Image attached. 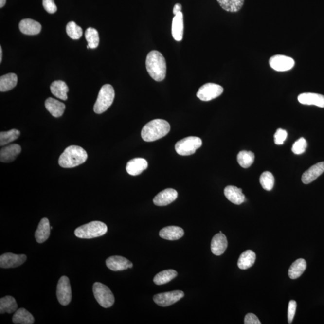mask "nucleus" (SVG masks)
<instances>
[{
    "label": "nucleus",
    "mask_w": 324,
    "mask_h": 324,
    "mask_svg": "<svg viewBox=\"0 0 324 324\" xmlns=\"http://www.w3.org/2000/svg\"><path fill=\"white\" fill-rule=\"evenodd\" d=\"M146 68L154 80L161 82L165 78L167 69L165 58L158 51L153 50L148 53L146 58Z\"/></svg>",
    "instance_id": "f257e3e1"
},
{
    "label": "nucleus",
    "mask_w": 324,
    "mask_h": 324,
    "mask_svg": "<svg viewBox=\"0 0 324 324\" xmlns=\"http://www.w3.org/2000/svg\"><path fill=\"white\" fill-rule=\"evenodd\" d=\"M88 158L87 151L81 146L71 145L66 148L59 158V165L63 168H72L85 163Z\"/></svg>",
    "instance_id": "f03ea898"
},
{
    "label": "nucleus",
    "mask_w": 324,
    "mask_h": 324,
    "mask_svg": "<svg viewBox=\"0 0 324 324\" xmlns=\"http://www.w3.org/2000/svg\"><path fill=\"white\" fill-rule=\"evenodd\" d=\"M170 129V125L166 120L155 119L144 126L141 136L146 142H153L165 136Z\"/></svg>",
    "instance_id": "7ed1b4c3"
},
{
    "label": "nucleus",
    "mask_w": 324,
    "mask_h": 324,
    "mask_svg": "<svg viewBox=\"0 0 324 324\" xmlns=\"http://www.w3.org/2000/svg\"><path fill=\"white\" fill-rule=\"evenodd\" d=\"M107 231L108 227L105 223L93 221L76 228L74 235L80 238L91 239L104 235Z\"/></svg>",
    "instance_id": "20e7f679"
},
{
    "label": "nucleus",
    "mask_w": 324,
    "mask_h": 324,
    "mask_svg": "<svg viewBox=\"0 0 324 324\" xmlns=\"http://www.w3.org/2000/svg\"><path fill=\"white\" fill-rule=\"evenodd\" d=\"M115 98L114 88L110 84L102 86L99 92L98 97L94 106V111L97 114L106 111L112 104Z\"/></svg>",
    "instance_id": "39448f33"
},
{
    "label": "nucleus",
    "mask_w": 324,
    "mask_h": 324,
    "mask_svg": "<svg viewBox=\"0 0 324 324\" xmlns=\"http://www.w3.org/2000/svg\"><path fill=\"white\" fill-rule=\"evenodd\" d=\"M92 290L97 303L102 307L109 308L114 305L115 302L114 294L106 285L100 282L94 283Z\"/></svg>",
    "instance_id": "423d86ee"
},
{
    "label": "nucleus",
    "mask_w": 324,
    "mask_h": 324,
    "mask_svg": "<svg viewBox=\"0 0 324 324\" xmlns=\"http://www.w3.org/2000/svg\"><path fill=\"white\" fill-rule=\"evenodd\" d=\"M202 145L201 139L196 136H189L177 142L175 146L177 153L181 156H190L196 152Z\"/></svg>",
    "instance_id": "0eeeda50"
},
{
    "label": "nucleus",
    "mask_w": 324,
    "mask_h": 324,
    "mask_svg": "<svg viewBox=\"0 0 324 324\" xmlns=\"http://www.w3.org/2000/svg\"><path fill=\"white\" fill-rule=\"evenodd\" d=\"M223 92V88L219 85L207 83L198 90L197 96L202 101L208 102L219 97Z\"/></svg>",
    "instance_id": "6e6552de"
},
{
    "label": "nucleus",
    "mask_w": 324,
    "mask_h": 324,
    "mask_svg": "<svg viewBox=\"0 0 324 324\" xmlns=\"http://www.w3.org/2000/svg\"><path fill=\"white\" fill-rule=\"evenodd\" d=\"M56 296L61 305L67 306L71 303L72 298L70 281L68 277L64 276L58 280L56 287Z\"/></svg>",
    "instance_id": "1a4fd4ad"
},
{
    "label": "nucleus",
    "mask_w": 324,
    "mask_h": 324,
    "mask_svg": "<svg viewBox=\"0 0 324 324\" xmlns=\"http://www.w3.org/2000/svg\"><path fill=\"white\" fill-rule=\"evenodd\" d=\"M184 296V293L182 290H174L156 294L153 297V300L156 304L162 307H167L179 302Z\"/></svg>",
    "instance_id": "9d476101"
},
{
    "label": "nucleus",
    "mask_w": 324,
    "mask_h": 324,
    "mask_svg": "<svg viewBox=\"0 0 324 324\" xmlns=\"http://www.w3.org/2000/svg\"><path fill=\"white\" fill-rule=\"evenodd\" d=\"M26 260L27 256L24 254L6 253L0 256V267L2 269L16 268L21 266Z\"/></svg>",
    "instance_id": "9b49d317"
},
{
    "label": "nucleus",
    "mask_w": 324,
    "mask_h": 324,
    "mask_svg": "<svg viewBox=\"0 0 324 324\" xmlns=\"http://www.w3.org/2000/svg\"><path fill=\"white\" fill-rule=\"evenodd\" d=\"M270 66L274 70L278 72L289 71L294 68L295 61L289 56L276 55L272 56L269 60Z\"/></svg>",
    "instance_id": "f8f14e48"
},
{
    "label": "nucleus",
    "mask_w": 324,
    "mask_h": 324,
    "mask_svg": "<svg viewBox=\"0 0 324 324\" xmlns=\"http://www.w3.org/2000/svg\"><path fill=\"white\" fill-rule=\"evenodd\" d=\"M106 264L108 269L114 271H123L133 267L132 262L121 256L109 257L107 259Z\"/></svg>",
    "instance_id": "ddd939ff"
},
{
    "label": "nucleus",
    "mask_w": 324,
    "mask_h": 324,
    "mask_svg": "<svg viewBox=\"0 0 324 324\" xmlns=\"http://www.w3.org/2000/svg\"><path fill=\"white\" fill-rule=\"evenodd\" d=\"M178 197V193L173 189L162 190L154 197L153 202L157 206H166L176 200Z\"/></svg>",
    "instance_id": "4468645a"
},
{
    "label": "nucleus",
    "mask_w": 324,
    "mask_h": 324,
    "mask_svg": "<svg viewBox=\"0 0 324 324\" xmlns=\"http://www.w3.org/2000/svg\"><path fill=\"white\" fill-rule=\"evenodd\" d=\"M228 241L222 233L216 234L211 243V251L216 256L222 255L227 249Z\"/></svg>",
    "instance_id": "2eb2a0df"
},
{
    "label": "nucleus",
    "mask_w": 324,
    "mask_h": 324,
    "mask_svg": "<svg viewBox=\"0 0 324 324\" xmlns=\"http://www.w3.org/2000/svg\"><path fill=\"white\" fill-rule=\"evenodd\" d=\"M21 152V147L18 144H11L1 149L0 161L3 163H9L15 160Z\"/></svg>",
    "instance_id": "dca6fc26"
},
{
    "label": "nucleus",
    "mask_w": 324,
    "mask_h": 324,
    "mask_svg": "<svg viewBox=\"0 0 324 324\" xmlns=\"http://www.w3.org/2000/svg\"><path fill=\"white\" fill-rule=\"evenodd\" d=\"M300 104L307 105H315L316 107L324 108V96L322 94L305 92L298 97Z\"/></svg>",
    "instance_id": "f3484780"
},
{
    "label": "nucleus",
    "mask_w": 324,
    "mask_h": 324,
    "mask_svg": "<svg viewBox=\"0 0 324 324\" xmlns=\"http://www.w3.org/2000/svg\"><path fill=\"white\" fill-rule=\"evenodd\" d=\"M324 172V162H319L314 164L303 174L302 180L303 183L305 184L311 183L322 175Z\"/></svg>",
    "instance_id": "a211bd4d"
},
{
    "label": "nucleus",
    "mask_w": 324,
    "mask_h": 324,
    "mask_svg": "<svg viewBox=\"0 0 324 324\" xmlns=\"http://www.w3.org/2000/svg\"><path fill=\"white\" fill-rule=\"evenodd\" d=\"M148 168V162L143 158H135L128 162L126 171L130 176H136L141 174Z\"/></svg>",
    "instance_id": "6ab92c4d"
},
{
    "label": "nucleus",
    "mask_w": 324,
    "mask_h": 324,
    "mask_svg": "<svg viewBox=\"0 0 324 324\" xmlns=\"http://www.w3.org/2000/svg\"><path fill=\"white\" fill-rule=\"evenodd\" d=\"M184 33V20L183 14L180 12L172 19V35L176 41H181L183 37Z\"/></svg>",
    "instance_id": "aec40b11"
},
{
    "label": "nucleus",
    "mask_w": 324,
    "mask_h": 324,
    "mask_svg": "<svg viewBox=\"0 0 324 324\" xmlns=\"http://www.w3.org/2000/svg\"><path fill=\"white\" fill-rule=\"evenodd\" d=\"M19 30L23 34L36 35L39 34L42 30V25L39 22L32 19H25L21 20L19 24Z\"/></svg>",
    "instance_id": "412c9836"
},
{
    "label": "nucleus",
    "mask_w": 324,
    "mask_h": 324,
    "mask_svg": "<svg viewBox=\"0 0 324 324\" xmlns=\"http://www.w3.org/2000/svg\"><path fill=\"white\" fill-rule=\"evenodd\" d=\"M224 194L230 202L235 205H241L245 200V196L243 194L242 189L234 186L225 187Z\"/></svg>",
    "instance_id": "4be33fe9"
},
{
    "label": "nucleus",
    "mask_w": 324,
    "mask_h": 324,
    "mask_svg": "<svg viewBox=\"0 0 324 324\" xmlns=\"http://www.w3.org/2000/svg\"><path fill=\"white\" fill-rule=\"evenodd\" d=\"M51 226L47 218H43L40 220L35 233V238L38 243H43L50 237Z\"/></svg>",
    "instance_id": "5701e85b"
},
{
    "label": "nucleus",
    "mask_w": 324,
    "mask_h": 324,
    "mask_svg": "<svg viewBox=\"0 0 324 324\" xmlns=\"http://www.w3.org/2000/svg\"><path fill=\"white\" fill-rule=\"evenodd\" d=\"M184 230L176 226H169L162 229L159 232L161 237L167 240H177L184 235Z\"/></svg>",
    "instance_id": "b1692460"
},
{
    "label": "nucleus",
    "mask_w": 324,
    "mask_h": 324,
    "mask_svg": "<svg viewBox=\"0 0 324 324\" xmlns=\"http://www.w3.org/2000/svg\"><path fill=\"white\" fill-rule=\"evenodd\" d=\"M45 105L46 109L53 117L56 118L62 116L66 109L65 105L63 103L51 97L46 100Z\"/></svg>",
    "instance_id": "393cba45"
},
{
    "label": "nucleus",
    "mask_w": 324,
    "mask_h": 324,
    "mask_svg": "<svg viewBox=\"0 0 324 324\" xmlns=\"http://www.w3.org/2000/svg\"><path fill=\"white\" fill-rule=\"evenodd\" d=\"M51 91L54 96L63 100L68 99L69 87L63 81H55L51 84Z\"/></svg>",
    "instance_id": "a878e982"
},
{
    "label": "nucleus",
    "mask_w": 324,
    "mask_h": 324,
    "mask_svg": "<svg viewBox=\"0 0 324 324\" xmlns=\"http://www.w3.org/2000/svg\"><path fill=\"white\" fill-rule=\"evenodd\" d=\"M12 321L14 324H33L35 323V318L25 308H20L15 312Z\"/></svg>",
    "instance_id": "bb28decb"
},
{
    "label": "nucleus",
    "mask_w": 324,
    "mask_h": 324,
    "mask_svg": "<svg viewBox=\"0 0 324 324\" xmlns=\"http://www.w3.org/2000/svg\"><path fill=\"white\" fill-rule=\"evenodd\" d=\"M256 260V254L253 251L248 250L241 254L238 261V268L247 270L253 266Z\"/></svg>",
    "instance_id": "cd10ccee"
},
{
    "label": "nucleus",
    "mask_w": 324,
    "mask_h": 324,
    "mask_svg": "<svg viewBox=\"0 0 324 324\" xmlns=\"http://www.w3.org/2000/svg\"><path fill=\"white\" fill-rule=\"evenodd\" d=\"M306 267H307V263L305 259H298L290 266L288 275L290 279H296L302 276L303 272H305Z\"/></svg>",
    "instance_id": "c85d7f7f"
},
{
    "label": "nucleus",
    "mask_w": 324,
    "mask_h": 324,
    "mask_svg": "<svg viewBox=\"0 0 324 324\" xmlns=\"http://www.w3.org/2000/svg\"><path fill=\"white\" fill-rule=\"evenodd\" d=\"M18 310V304L16 300L12 296L1 298L0 299V313H12Z\"/></svg>",
    "instance_id": "c756f323"
},
{
    "label": "nucleus",
    "mask_w": 324,
    "mask_h": 324,
    "mask_svg": "<svg viewBox=\"0 0 324 324\" xmlns=\"http://www.w3.org/2000/svg\"><path fill=\"white\" fill-rule=\"evenodd\" d=\"M18 77L15 73H8L1 76L0 78V91H10L16 87Z\"/></svg>",
    "instance_id": "7c9ffc66"
},
{
    "label": "nucleus",
    "mask_w": 324,
    "mask_h": 324,
    "mask_svg": "<svg viewBox=\"0 0 324 324\" xmlns=\"http://www.w3.org/2000/svg\"><path fill=\"white\" fill-rule=\"evenodd\" d=\"M178 275L176 270L172 269L164 270L154 277L153 282L157 285H162L168 284L171 280L176 278Z\"/></svg>",
    "instance_id": "2f4dec72"
},
{
    "label": "nucleus",
    "mask_w": 324,
    "mask_h": 324,
    "mask_svg": "<svg viewBox=\"0 0 324 324\" xmlns=\"http://www.w3.org/2000/svg\"><path fill=\"white\" fill-rule=\"evenodd\" d=\"M223 9L229 12L239 11L244 4V0H217Z\"/></svg>",
    "instance_id": "473e14b6"
},
{
    "label": "nucleus",
    "mask_w": 324,
    "mask_h": 324,
    "mask_svg": "<svg viewBox=\"0 0 324 324\" xmlns=\"http://www.w3.org/2000/svg\"><path fill=\"white\" fill-rule=\"evenodd\" d=\"M85 36L88 42L87 48H96L99 44V36L97 31L94 28L90 27L87 28L85 33Z\"/></svg>",
    "instance_id": "72a5a7b5"
},
{
    "label": "nucleus",
    "mask_w": 324,
    "mask_h": 324,
    "mask_svg": "<svg viewBox=\"0 0 324 324\" xmlns=\"http://www.w3.org/2000/svg\"><path fill=\"white\" fill-rule=\"evenodd\" d=\"M254 161V154L252 151H241L238 154V163L242 168H249L253 164Z\"/></svg>",
    "instance_id": "f704fd0d"
},
{
    "label": "nucleus",
    "mask_w": 324,
    "mask_h": 324,
    "mask_svg": "<svg viewBox=\"0 0 324 324\" xmlns=\"http://www.w3.org/2000/svg\"><path fill=\"white\" fill-rule=\"evenodd\" d=\"M20 135V131L17 129H12L7 132L0 133V145L4 146L17 140Z\"/></svg>",
    "instance_id": "c9c22d12"
},
{
    "label": "nucleus",
    "mask_w": 324,
    "mask_h": 324,
    "mask_svg": "<svg viewBox=\"0 0 324 324\" xmlns=\"http://www.w3.org/2000/svg\"><path fill=\"white\" fill-rule=\"evenodd\" d=\"M67 34L72 39L78 40L83 35V31L81 27L78 26L75 22L71 21L69 22L66 26Z\"/></svg>",
    "instance_id": "e433bc0d"
},
{
    "label": "nucleus",
    "mask_w": 324,
    "mask_h": 324,
    "mask_svg": "<svg viewBox=\"0 0 324 324\" xmlns=\"http://www.w3.org/2000/svg\"><path fill=\"white\" fill-rule=\"evenodd\" d=\"M259 181L262 188L267 191H270L274 187V177L271 172L266 171L261 174Z\"/></svg>",
    "instance_id": "4c0bfd02"
},
{
    "label": "nucleus",
    "mask_w": 324,
    "mask_h": 324,
    "mask_svg": "<svg viewBox=\"0 0 324 324\" xmlns=\"http://www.w3.org/2000/svg\"><path fill=\"white\" fill-rule=\"evenodd\" d=\"M307 146V141L304 138H301L299 140L295 141L294 145H292V152L295 154H302L305 152Z\"/></svg>",
    "instance_id": "58836bf2"
},
{
    "label": "nucleus",
    "mask_w": 324,
    "mask_h": 324,
    "mask_svg": "<svg viewBox=\"0 0 324 324\" xmlns=\"http://www.w3.org/2000/svg\"><path fill=\"white\" fill-rule=\"evenodd\" d=\"M288 133L286 130L278 128L275 133L274 143L276 145H282L287 138Z\"/></svg>",
    "instance_id": "ea45409f"
},
{
    "label": "nucleus",
    "mask_w": 324,
    "mask_h": 324,
    "mask_svg": "<svg viewBox=\"0 0 324 324\" xmlns=\"http://www.w3.org/2000/svg\"><path fill=\"white\" fill-rule=\"evenodd\" d=\"M297 303L294 300H290L288 305V323L291 324L296 312Z\"/></svg>",
    "instance_id": "a19ab883"
},
{
    "label": "nucleus",
    "mask_w": 324,
    "mask_h": 324,
    "mask_svg": "<svg viewBox=\"0 0 324 324\" xmlns=\"http://www.w3.org/2000/svg\"><path fill=\"white\" fill-rule=\"evenodd\" d=\"M43 6L46 11L49 14H54L57 10L54 0H43Z\"/></svg>",
    "instance_id": "79ce46f5"
},
{
    "label": "nucleus",
    "mask_w": 324,
    "mask_h": 324,
    "mask_svg": "<svg viewBox=\"0 0 324 324\" xmlns=\"http://www.w3.org/2000/svg\"><path fill=\"white\" fill-rule=\"evenodd\" d=\"M244 324H261L260 321L253 313H248L244 318Z\"/></svg>",
    "instance_id": "37998d69"
},
{
    "label": "nucleus",
    "mask_w": 324,
    "mask_h": 324,
    "mask_svg": "<svg viewBox=\"0 0 324 324\" xmlns=\"http://www.w3.org/2000/svg\"><path fill=\"white\" fill-rule=\"evenodd\" d=\"M182 6L181 4L177 3L175 5L173 9V14L174 15H177L180 12H181Z\"/></svg>",
    "instance_id": "c03bdc74"
},
{
    "label": "nucleus",
    "mask_w": 324,
    "mask_h": 324,
    "mask_svg": "<svg viewBox=\"0 0 324 324\" xmlns=\"http://www.w3.org/2000/svg\"><path fill=\"white\" fill-rule=\"evenodd\" d=\"M6 0H0V7L2 8L4 6V5L6 4Z\"/></svg>",
    "instance_id": "a18cd8bd"
},
{
    "label": "nucleus",
    "mask_w": 324,
    "mask_h": 324,
    "mask_svg": "<svg viewBox=\"0 0 324 324\" xmlns=\"http://www.w3.org/2000/svg\"><path fill=\"white\" fill-rule=\"evenodd\" d=\"M2 57V50L1 46H0V63H1Z\"/></svg>",
    "instance_id": "49530a36"
},
{
    "label": "nucleus",
    "mask_w": 324,
    "mask_h": 324,
    "mask_svg": "<svg viewBox=\"0 0 324 324\" xmlns=\"http://www.w3.org/2000/svg\"><path fill=\"white\" fill-rule=\"evenodd\" d=\"M51 230H53V226H51Z\"/></svg>",
    "instance_id": "de8ad7c7"
}]
</instances>
